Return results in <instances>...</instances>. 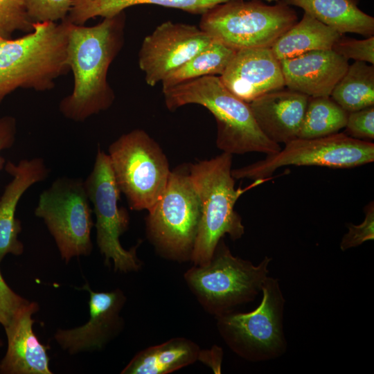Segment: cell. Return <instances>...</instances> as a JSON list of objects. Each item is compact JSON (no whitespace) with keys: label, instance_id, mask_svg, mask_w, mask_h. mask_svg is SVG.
<instances>
[{"label":"cell","instance_id":"6da1fadb","mask_svg":"<svg viewBox=\"0 0 374 374\" xmlns=\"http://www.w3.org/2000/svg\"><path fill=\"white\" fill-rule=\"evenodd\" d=\"M68 22L66 62L73 87L58 107L66 119L83 122L108 109L115 100L107 73L124 43L125 15L104 18L92 26Z\"/></svg>","mask_w":374,"mask_h":374},{"label":"cell","instance_id":"7a4b0ae2","mask_svg":"<svg viewBox=\"0 0 374 374\" xmlns=\"http://www.w3.org/2000/svg\"><path fill=\"white\" fill-rule=\"evenodd\" d=\"M169 110L188 104L206 107L217 123L216 145L223 152L243 154L278 152V143L269 140L259 128L247 103L233 94L217 75H208L163 90Z\"/></svg>","mask_w":374,"mask_h":374},{"label":"cell","instance_id":"3957f363","mask_svg":"<svg viewBox=\"0 0 374 374\" xmlns=\"http://www.w3.org/2000/svg\"><path fill=\"white\" fill-rule=\"evenodd\" d=\"M232 154L223 152L211 159L188 166V172L201 205L198 230L190 260L208 264L220 240L226 234L233 240L242 238L244 226L234 206L247 190L268 179L255 180L244 188H235Z\"/></svg>","mask_w":374,"mask_h":374},{"label":"cell","instance_id":"277c9868","mask_svg":"<svg viewBox=\"0 0 374 374\" xmlns=\"http://www.w3.org/2000/svg\"><path fill=\"white\" fill-rule=\"evenodd\" d=\"M68 25L35 23L31 32L0 41V102L17 89L49 91L68 73Z\"/></svg>","mask_w":374,"mask_h":374},{"label":"cell","instance_id":"5b68a950","mask_svg":"<svg viewBox=\"0 0 374 374\" xmlns=\"http://www.w3.org/2000/svg\"><path fill=\"white\" fill-rule=\"evenodd\" d=\"M271 258L265 256L257 265L234 256L223 240L218 242L211 261L194 265L184 278L203 309L215 317L233 312L255 300L268 276Z\"/></svg>","mask_w":374,"mask_h":374},{"label":"cell","instance_id":"8992f818","mask_svg":"<svg viewBox=\"0 0 374 374\" xmlns=\"http://www.w3.org/2000/svg\"><path fill=\"white\" fill-rule=\"evenodd\" d=\"M229 0L202 15L199 28L214 40L235 50L271 48L297 22L290 6L278 0Z\"/></svg>","mask_w":374,"mask_h":374},{"label":"cell","instance_id":"52a82bcc","mask_svg":"<svg viewBox=\"0 0 374 374\" xmlns=\"http://www.w3.org/2000/svg\"><path fill=\"white\" fill-rule=\"evenodd\" d=\"M261 293V302L252 311H233L215 317L217 329L228 347L252 362L276 359L287 348L283 326L285 299L278 279L267 276Z\"/></svg>","mask_w":374,"mask_h":374},{"label":"cell","instance_id":"ba28073f","mask_svg":"<svg viewBox=\"0 0 374 374\" xmlns=\"http://www.w3.org/2000/svg\"><path fill=\"white\" fill-rule=\"evenodd\" d=\"M201 215L188 166L171 170L166 187L145 219L148 238L167 259L190 260Z\"/></svg>","mask_w":374,"mask_h":374},{"label":"cell","instance_id":"9c48e42d","mask_svg":"<svg viewBox=\"0 0 374 374\" xmlns=\"http://www.w3.org/2000/svg\"><path fill=\"white\" fill-rule=\"evenodd\" d=\"M107 155L130 208L150 211L163 194L171 172L159 145L146 132L136 129L112 143Z\"/></svg>","mask_w":374,"mask_h":374},{"label":"cell","instance_id":"30bf717a","mask_svg":"<svg viewBox=\"0 0 374 374\" xmlns=\"http://www.w3.org/2000/svg\"><path fill=\"white\" fill-rule=\"evenodd\" d=\"M84 182L81 178H57L40 195L35 209L53 236L62 258L89 256L94 226Z\"/></svg>","mask_w":374,"mask_h":374},{"label":"cell","instance_id":"8fae6325","mask_svg":"<svg viewBox=\"0 0 374 374\" xmlns=\"http://www.w3.org/2000/svg\"><path fill=\"white\" fill-rule=\"evenodd\" d=\"M374 161V144L336 133L314 139L296 138L274 154L252 164L232 169L234 179H269L275 170L286 166H315L350 168Z\"/></svg>","mask_w":374,"mask_h":374},{"label":"cell","instance_id":"7c38bea8","mask_svg":"<svg viewBox=\"0 0 374 374\" xmlns=\"http://www.w3.org/2000/svg\"><path fill=\"white\" fill-rule=\"evenodd\" d=\"M84 182L96 217V244L105 256V265L110 266L113 261L115 271H137L142 266L136 256L138 245L127 250L119 240L128 228L129 214L125 208L118 205L121 193L108 155L100 147L93 169Z\"/></svg>","mask_w":374,"mask_h":374},{"label":"cell","instance_id":"4fadbf2b","mask_svg":"<svg viewBox=\"0 0 374 374\" xmlns=\"http://www.w3.org/2000/svg\"><path fill=\"white\" fill-rule=\"evenodd\" d=\"M213 39L199 27L167 21L146 36L139 53L145 82L155 86L207 46Z\"/></svg>","mask_w":374,"mask_h":374},{"label":"cell","instance_id":"5bb4252c","mask_svg":"<svg viewBox=\"0 0 374 374\" xmlns=\"http://www.w3.org/2000/svg\"><path fill=\"white\" fill-rule=\"evenodd\" d=\"M82 290L89 293V319L75 328L59 329L54 335L57 344L70 355L103 349L121 332L124 325L120 313L126 297L122 290L94 292L88 284Z\"/></svg>","mask_w":374,"mask_h":374},{"label":"cell","instance_id":"9a60e30c","mask_svg":"<svg viewBox=\"0 0 374 374\" xmlns=\"http://www.w3.org/2000/svg\"><path fill=\"white\" fill-rule=\"evenodd\" d=\"M219 77L226 89L247 103L285 87L280 60L271 48L236 51Z\"/></svg>","mask_w":374,"mask_h":374},{"label":"cell","instance_id":"2e32d148","mask_svg":"<svg viewBox=\"0 0 374 374\" xmlns=\"http://www.w3.org/2000/svg\"><path fill=\"white\" fill-rule=\"evenodd\" d=\"M39 310L29 301L4 327L8 340L5 356L0 362L2 374H52L49 368L48 345L42 344L33 331L32 315Z\"/></svg>","mask_w":374,"mask_h":374},{"label":"cell","instance_id":"e0dca14e","mask_svg":"<svg viewBox=\"0 0 374 374\" xmlns=\"http://www.w3.org/2000/svg\"><path fill=\"white\" fill-rule=\"evenodd\" d=\"M280 63L285 87L309 97L330 96L349 66L332 49L311 51Z\"/></svg>","mask_w":374,"mask_h":374},{"label":"cell","instance_id":"ac0fdd59","mask_svg":"<svg viewBox=\"0 0 374 374\" xmlns=\"http://www.w3.org/2000/svg\"><path fill=\"white\" fill-rule=\"evenodd\" d=\"M5 170L12 179L0 197V262L8 253H23L24 244L18 239L21 225L15 217L17 206L25 192L44 181L50 172L44 159L39 157L22 159L17 163L8 161Z\"/></svg>","mask_w":374,"mask_h":374},{"label":"cell","instance_id":"d6986e66","mask_svg":"<svg viewBox=\"0 0 374 374\" xmlns=\"http://www.w3.org/2000/svg\"><path fill=\"white\" fill-rule=\"evenodd\" d=\"M308 100L305 94L283 88L248 104L262 133L274 143L285 144L298 137Z\"/></svg>","mask_w":374,"mask_h":374},{"label":"cell","instance_id":"ffe728a7","mask_svg":"<svg viewBox=\"0 0 374 374\" xmlns=\"http://www.w3.org/2000/svg\"><path fill=\"white\" fill-rule=\"evenodd\" d=\"M201 350L193 341L175 337L137 353L121 374H167L199 359Z\"/></svg>","mask_w":374,"mask_h":374},{"label":"cell","instance_id":"44dd1931","mask_svg":"<svg viewBox=\"0 0 374 374\" xmlns=\"http://www.w3.org/2000/svg\"><path fill=\"white\" fill-rule=\"evenodd\" d=\"M302 8L341 35L373 36L374 18L358 7L359 0H280Z\"/></svg>","mask_w":374,"mask_h":374},{"label":"cell","instance_id":"7402d4cb","mask_svg":"<svg viewBox=\"0 0 374 374\" xmlns=\"http://www.w3.org/2000/svg\"><path fill=\"white\" fill-rule=\"evenodd\" d=\"M229 0H73L66 18L75 25H84L96 17H112L131 6L151 4L203 15L216 5ZM268 3L278 0H263Z\"/></svg>","mask_w":374,"mask_h":374},{"label":"cell","instance_id":"603a6c76","mask_svg":"<svg viewBox=\"0 0 374 374\" xmlns=\"http://www.w3.org/2000/svg\"><path fill=\"white\" fill-rule=\"evenodd\" d=\"M341 35L304 12L302 19L282 34L271 46L278 60L317 50L331 49Z\"/></svg>","mask_w":374,"mask_h":374},{"label":"cell","instance_id":"cb8c5ba5","mask_svg":"<svg viewBox=\"0 0 374 374\" xmlns=\"http://www.w3.org/2000/svg\"><path fill=\"white\" fill-rule=\"evenodd\" d=\"M330 97L348 113L374 105V66L355 61L333 88Z\"/></svg>","mask_w":374,"mask_h":374},{"label":"cell","instance_id":"d4e9b609","mask_svg":"<svg viewBox=\"0 0 374 374\" xmlns=\"http://www.w3.org/2000/svg\"><path fill=\"white\" fill-rule=\"evenodd\" d=\"M235 52V50L213 39L184 65L168 75L161 82L163 90L198 78L221 75Z\"/></svg>","mask_w":374,"mask_h":374},{"label":"cell","instance_id":"484cf974","mask_svg":"<svg viewBox=\"0 0 374 374\" xmlns=\"http://www.w3.org/2000/svg\"><path fill=\"white\" fill-rule=\"evenodd\" d=\"M348 114L330 96L309 97L297 138L314 139L338 133L346 127Z\"/></svg>","mask_w":374,"mask_h":374},{"label":"cell","instance_id":"4316f807","mask_svg":"<svg viewBox=\"0 0 374 374\" xmlns=\"http://www.w3.org/2000/svg\"><path fill=\"white\" fill-rule=\"evenodd\" d=\"M23 0H0V41L12 38L17 31L33 30Z\"/></svg>","mask_w":374,"mask_h":374},{"label":"cell","instance_id":"83f0119b","mask_svg":"<svg viewBox=\"0 0 374 374\" xmlns=\"http://www.w3.org/2000/svg\"><path fill=\"white\" fill-rule=\"evenodd\" d=\"M28 15L35 23L64 20L73 0H23Z\"/></svg>","mask_w":374,"mask_h":374},{"label":"cell","instance_id":"f1b7e54d","mask_svg":"<svg viewBox=\"0 0 374 374\" xmlns=\"http://www.w3.org/2000/svg\"><path fill=\"white\" fill-rule=\"evenodd\" d=\"M347 60L374 64V37L365 39H356L341 35L334 43L331 48Z\"/></svg>","mask_w":374,"mask_h":374},{"label":"cell","instance_id":"f546056e","mask_svg":"<svg viewBox=\"0 0 374 374\" xmlns=\"http://www.w3.org/2000/svg\"><path fill=\"white\" fill-rule=\"evenodd\" d=\"M365 217L358 225L348 224V232L344 235L340 242V249H347L358 247L368 240L374 239V204L369 203L364 208Z\"/></svg>","mask_w":374,"mask_h":374},{"label":"cell","instance_id":"4dcf8cb0","mask_svg":"<svg viewBox=\"0 0 374 374\" xmlns=\"http://www.w3.org/2000/svg\"><path fill=\"white\" fill-rule=\"evenodd\" d=\"M344 128L346 135L371 142L374 139V105L348 113Z\"/></svg>","mask_w":374,"mask_h":374},{"label":"cell","instance_id":"1f68e13d","mask_svg":"<svg viewBox=\"0 0 374 374\" xmlns=\"http://www.w3.org/2000/svg\"><path fill=\"white\" fill-rule=\"evenodd\" d=\"M28 302L8 286L0 271V324L8 326L18 310Z\"/></svg>","mask_w":374,"mask_h":374},{"label":"cell","instance_id":"d6a6232c","mask_svg":"<svg viewBox=\"0 0 374 374\" xmlns=\"http://www.w3.org/2000/svg\"><path fill=\"white\" fill-rule=\"evenodd\" d=\"M17 133V123L14 117L5 116L0 118V170L5 160L1 156L3 150L10 148L15 143Z\"/></svg>","mask_w":374,"mask_h":374},{"label":"cell","instance_id":"836d02e7","mask_svg":"<svg viewBox=\"0 0 374 374\" xmlns=\"http://www.w3.org/2000/svg\"><path fill=\"white\" fill-rule=\"evenodd\" d=\"M3 345V342L1 341V340L0 339V347Z\"/></svg>","mask_w":374,"mask_h":374}]
</instances>
